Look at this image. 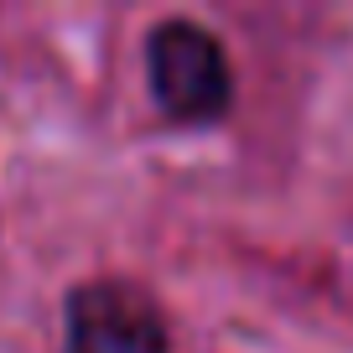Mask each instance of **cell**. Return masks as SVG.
Listing matches in <instances>:
<instances>
[{
    "label": "cell",
    "mask_w": 353,
    "mask_h": 353,
    "mask_svg": "<svg viewBox=\"0 0 353 353\" xmlns=\"http://www.w3.org/2000/svg\"><path fill=\"white\" fill-rule=\"evenodd\" d=\"M68 353H172L161 301L130 276H94L68 291Z\"/></svg>",
    "instance_id": "obj_2"
},
{
    "label": "cell",
    "mask_w": 353,
    "mask_h": 353,
    "mask_svg": "<svg viewBox=\"0 0 353 353\" xmlns=\"http://www.w3.org/2000/svg\"><path fill=\"white\" fill-rule=\"evenodd\" d=\"M145 83L176 125H213L234 104V63L219 32L192 16H166L145 32Z\"/></svg>",
    "instance_id": "obj_1"
}]
</instances>
